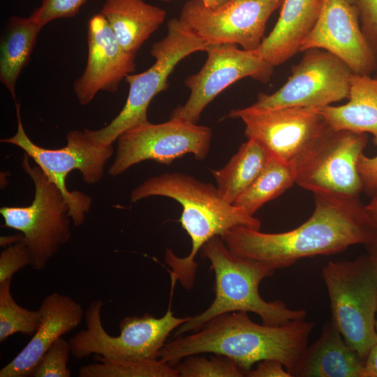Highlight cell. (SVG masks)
I'll return each instance as SVG.
<instances>
[{
	"mask_svg": "<svg viewBox=\"0 0 377 377\" xmlns=\"http://www.w3.org/2000/svg\"><path fill=\"white\" fill-rule=\"evenodd\" d=\"M313 214L299 227L266 233L237 226L221 239L236 254L260 261L274 269L286 268L302 258L335 254L374 237L373 224L359 197L314 194Z\"/></svg>",
	"mask_w": 377,
	"mask_h": 377,
	"instance_id": "1",
	"label": "cell"
},
{
	"mask_svg": "<svg viewBox=\"0 0 377 377\" xmlns=\"http://www.w3.org/2000/svg\"><path fill=\"white\" fill-rule=\"evenodd\" d=\"M313 327L304 318L269 325L254 323L246 311L226 313L195 333L165 343L159 359L175 367L188 356L211 353L231 359L244 376L255 363L275 360L294 376Z\"/></svg>",
	"mask_w": 377,
	"mask_h": 377,
	"instance_id": "2",
	"label": "cell"
},
{
	"mask_svg": "<svg viewBox=\"0 0 377 377\" xmlns=\"http://www.w3.org/2000/svg\"><path fill=\"white\" fill-rule=\"evenodd\" d=\"M150 196L172 198L182 207L179 221L191 238V249L183 258L167 249L165 262L172 269L170 276L188 290L194 284L195 256L207 241L237 226L261 227L258 219L226 202L217 187L186 174L166 172L149 177L132 191L130 200L135 202Z\"/></svg>",
	"mask_w": 377,
	"mask_h": 377,
	"instance_id": "3",
	"label": "cell"
},
{
	"mask_svg": "<svg viewBox=\"0 0 377 377\" xmlns=\"http://www.w3.org/2000/svg\"><path fill=\"white\" fill-rule=\"evenodd\" d=\"M200 256L211 263L214 272L215 298L202 313L190 317L177 330L175 336L200 330L212 318L234 311L258 315L263 323L277 325L289 320L303 319L306 311L291 309L284 302H267L260 296V283L272 276L275 269L265 264L240 256L232 251L220 236L207 241L200 249Z\"/></svg>",
	"mask_w": 377,
	"mask_h": 377,
	"instance_id": "4",
	"label": "cell"
},
{
	"mask_svg": "<svg viewBox=\"0 0 377 377\" xmlns=\"http://www.w3.org/2000/svg\"><path fill=\"white\" fill-rule=\"evenodd\" d=\"M322 275L332 322L365 361L377 341V269L366 253L353 260L329 261Z\"/></svg>",
	"mask_w": 377,
	"mask_h": 377,
	"instance_id": "5",
	"label": "cell"
},
{
	"mask_svg": "<svg viewBox=\"0 0 377 377\" xmlns=\"http://www.w3.org/2000/svg\"><path fill=\"white\" fill-rule=\"evenodd\" d=\"M171 297L166 313L161 318L149 313L128 316L119 323L120 334H109L103 326L101 300L91 302L84 313L85 328L68 341L71 355L82 360L94 354L114 360H156L170 332L189 318L175 317L172 298L176 280L171 279Z\"/></svg>",
	"mask_w": 377,
	"mask_h": 377,
	"instance_id": "6",
	"label": "cell"
},
{
	"mask_svg": "<svg viewBox=\"0 0 377 377\" xmlns=\"http://www.w3.org/2000/svg\"><path fill=\"white\" fill-rule=\"evenodd\" d=\"M15 110L17 119L16 133L12 137L1 139V142L21 148L34 161L61 191L68 203V215L74 226H81L86 213L91 208L92 200L90 196L83 193L69 191L66 179L68 173L78 170L86 183H98L103 176L106 163L114 152L112 145L97 142L84 129L83 131H69L66 135L67 144L62 148L41 147L33 142L26 133L21 119L20 104L16 101Z\"/></svg>",
	"mask_w": 377,
	"mask_h": 377,
	"instance_id": "7",
	"label": "cell"
},
{
	"mask_svg": "<svg viewBox=\"0 0 377 377\" xmlns=\"http://www.w3.org/2000/svg\"><path fill=\"white\" fill-rule=\"evenodd\" d=\"M207 44L188 30L179 18L168 22V33L153 44L151 54L155 62L146 71L129 74L125 80L129 85L126 103L105 126L88 134L103 145H112L126 131L149 121L147 110L152 99L168 87V79L178 63L198 51H205Z\"/></svg>",
	"mask_w": 377,
	"mask_h": 377,
	"instance_id": "8",
	"label": "cell"
},
{
	"mask_svg": "<svg viewBox=\"0 0 377 377\" xmlns=\"http://www.w3.org/2000/svg\"><path fill=\"white\" fill-rule=\"evenodd\" d=\"M367 140V133L327 125L292 163L295 184L313 194L359 197L363 185L357 161Z\"/></svg>",
	"mask_w": 377,
	"mask_h": 377,
	"instance_id": "9",
	"label": "cell"
},
{
	"mask_svg": "<svg viewBox=\"0 0 377 377\" xmlns=\"http://www.w3.org/2000/svg\"><path fill=\"white\" fill-rule=\"evenodd\" d=\"M24 154L22 167L32 179L34 198L27 207H2L3 226L20 231L30 253V265L42 270L71 238L68 205L61 191Z\"/></svg>",
	"mask_w": 377,
	"mask_h": 377,
	"instance_id": "10",
	"label": "cell"
},
{
	"mask_svg": "<svg viewBox=\"0 0 377 377\" xmlns=\"http://www.w3.org/2000/svg\"><path fill=\"white\" fill-rule=\"evenodd\" d=\"M212 137L208 126L179 118H170L161 124L147 121L119 136L109 174L117 176L133 165L148 160L170 165L188 154L202 161L209 151Z\"/></svg>",
	"mask_w": 377,
	"mask_h": 377,
	"instance_id": "11",
	"label": "cell"
},
{
	"mask_svg": "<svg viewBox=\"0 0 377 377\" xmlns=\"http://www.w3.org/2000/svg\"><path fill=\"white\" fill-rule=\"evenodd\" d=\"M304 52L284 84L271 94L260 93L253 107L320 109L348 98L354 74L350 68L326 50L312 48Z\"/></svg>",
	"mask_w": 377,
	"mask_h": 377,
	"instance_id": "12",
	"label": "cell"
},
{
	"mask_svg": "<svg viewBox=\"0 0 377 377\" xmlns=\"http://www.w3.org/2000/svg\"><path fill=\"white\" fill-rule=\"evenodd\" d=\"M283 0H230L210 8L198 0L187 1L179 20L207 44H235L246 50L258 48L266 24Z\"/></svg>",
	"mask_w": 377,
	"mask_h": 377,
	"instance_id": "13",
	"label": "cell"
},
{
	"mask_svg": "<svg viewBox=\"0 0 377 377\" xmlns=\"http://www.w3.org/2000/svg\"><path fill=\"white\" fill-rule=\"evenodd\" d=\"M207 58L201 69L184 81L190 96L183 105L175 109L170 118L197 124L201 113L213 99L235 82L251 77L267 82L274 66L265 61L256 50L239 49L235 44H207Z\"/></svg>",
	"mask_w": 377,
	"mask_h": 377,
	"instance_id": "14",
	"label": "cell"
},
{
	"mask_svg": "<svg viewBox=\"0 0 377 377\" xmlns=\"http://www.w3.org/2000/svg\"><path fill=\"white\" fill-rule=\"evenodd\" d=\"M228 117L240 119L244 134L263 145L272 156L288 163L327 127L318 108L286 107L232 109Z\"/></svg>",
	"mask_w": 377,
	"mask_h": 377,
	"instance_id": "15",
	"label": "cell"
},
{
	"mask_svg": "<svg viewBox=\"0 0 377 377\" xmlns=\"http://www.w3.org/2000/svg\"><path fill=\"white\" fill-rule=\"evenodd\" d=\"M312 48L332 53L354 74L371 75L376 70V52L362 29L357 7L347 0H323L318 19L300 52Z\"/></svg>",
	"mask_w": 377,
	"mask_h": 377,
	"instance_id": "16",
	"label": "cell"
},
{
	"mask_svg": "<svg viewBox=\"0 0 377 377\" xmlns=\"http://www.w3.org/2000/svg\"><path fill=\"white\" fill-rule=\"evenodd\" d=\"M87 43L86 67L73 84L75 94L82 105L89 104L100 91H117L121 82L135 69V54L120 45L101 13L88 22Z\"/></svg>",
	"mask_w": 377,
	"mask_h": 377,
	"instance_id": "17",
	"label": "cell"
},
{
	"mask_svg": "<svg viewBox=\"0 0 377 377\" xmlns=\"http://www.w3.org/2000/svg\"><path fill=\"white\" fill-rule=\"evenodd\" d=\"M41 320L24 348L0 370V377L31 376L50 347L61 336L75 329L84 318L82 306L68 295L53 293L42 301Z\"/></svg>",
	"mask_w": 377,
	"mask_h": 377,
	"instance_id": "18",
	"label": "cell"
},
{
	"mask_svg": "<svg viewBox=\"0 0 377 377\" xmlns=\"http://www.w3.org/2000/svg\"><path fill=\"white\" fill-rule=\"evenodd\" d=\"M323 0H283L278 20L256 50L272 66L281 65L298 52L313 29Z\"/></svg>",
	"mask_w": 377,
	"mask_h": 377,
	"instance_id": "19",
	"label": "cell"
},
{
	"mask_svg": "<svg viewBox=\"0 0 377 377\" xmlns=\"http://www.w3.org/2000/svg\"><path fill=\"white\" fill-rule=\"evenodd\" d=\"M364 360L345 341L332 320L308 346L294 374L298 377H361Z\"/></svg>",
	"mask_w": 377,
	"mask_h": 377,
	"instance_id": "20",
	"label": "cell"
},
{
	"mask_svg": "<svg viewBox=\"0 0 377 377\" xmlns=\"http://www.w3.org/2000/svg\"><path fill=\"white\" fill-rule=\"evenodd\" d=\"M101 13L120 45L133 54L166 17L165 10L145 0H105Z\"/></svg>",
	"mask_w": 377,
	"mask_h": 377,
	"instance_id": "21",
	"label": "cell"
},
{
	"mask_svg": "<svg viewBox=\"0 0 377 377\" xmlns=\"http://www.w3.org/2000/svg\"><path fill=\"white\" fill-rule=\"evenodd\" d=\"M348 101L320 108L325 122L336 130L371 133L377 147V78L353 74Z\"/></svg>",
	"mask_w": 377,
	"mask_h": 377,
	"instance_id": "22",
	"label": "cell"
},
{
	"mask_svg": "<svg viewBox=\"0 0 377 377\" xmlns=\"http://www.w3.org/2000/svg\"><path fill=\"white\" fill-rule=\"evenodd\" d=\"M42 27L30 17L8 20L0 45V81L15 101V86L28 63Z\"/></svg>",
	"mask_w": 377,
	"mask_h": 377,
	"instance_id": "23",
	"label": "cell"
},
{
	"mask_svg": "<svg viewBox=\"0 0 377 377\" xmlns=\"http://www.w3.org/2000/svg\"><path fill=\"white\" fill-rule=\"evenodd\" d=\"M269 156L265 147L253 139L242 143L226 165L212 170L220 195L233 204L260 174Z\"/></svg>",
	"mask_w": 377,
	"mask_h": 377,
	"instance_id": "24",
	"label": "cell"
},
{
	"mask_svg": "<svg viewBox=\"0 0 377 377\" xmlns=\"http://www.w3.org/2000/svg\"><path fill=\"white\" fill-rule=\"evenodd\" d=\"M294 184L295 173L293 164L270 154L263 171L233 205L253 216L265 203L282 194Z\"/></svg>",
	"mask_w": 377,
	"mask_h": 377,
	"instance_id": "25",
	"label": "cell"
},
{
	"mask_svg": "<svg viewBox=\"0 0 377 377\" xmlns=\"http://www.w3.org/2000/svg\"><path fill=\"white\" fill-rule=\"evenodd\" d=\"M96 363L80 367V377H179L175 368L161 359L114 360L95 355Z\"/></svg>",
	"mask_w": 377,
	"mask_h": 377,
	"instance_id": "26",
	"label": "cell"
},
{
	"mask_svg": "<svg viewBox=\"0 0 377 377\" xmlns=\"http://www.w3.org/2000/svg\"><path fill=\"white\" fill-rule=\"evenodd\" d=\"M12 279L0 283V342L16 333L32 337L41 320L39 310L27 309L13 299L10 293Z\"/></svg>",
	"mask_w": 377,
	"mask_h": 377,
	"instance_id": "27",
	"label": "cell"
},
{
	"mask_svg": "<svg viewBox=\"0 0 377 377\" xmlns=\"http://www.w3.org/2000/svg\"><path fill=\"white\" fill-rule=\"evenodd\" d=\"M181 377H242L243 371L230 358L215 354L209 359L192 355L175 367Z\"/></svg>",
	"mask_w": 377,
	"mask_h": 377,
	"instance_id": "28",
	"label": "cell"
},
{
	"mask_svg": "<svg viewBox=\"0 0 377 377\" xmlns=\"http://www.w3.org/2000/svg\"><path fill=\"white\" fill-rule=\"evenodd\" d=\"M71 348L69 341L58 339L40 359L31 376L70 377L71 372L67 367Z\"/></svg>",
	"mask_w": 377,
	"mask_h": 377,
	"instance_id": "29",
	"label": "cell"
},
{
	"mask_svg": "<svg viewBox=\"0 0 377 377\" xmlns=\"http://www.w3.org/2000/svg\"><path fill=\"white\" fill-rule=\"evenodd\" d=\"M88 1L42 0L41 5L29 17L43 27L52 20L75 16Z\"/></svg>",
	"mask_w": 377,
	"mask_h": 377,
	"instance_id": "30",
	"label": "cell"
},
{
	"mask_svg": "<svg viewBox=\"0 0 377 377\" xmlns=\"http://www.w3.org/2000/svg\"><path fill=\"white\" fill-rule=\"evenodd\" d=\"M30 263L29 251L24 239L8 246L0 255V283L12 279L16 272Z\"/></svg>",
	"mask_w": 377,
	"mask_h": 377,
	"instance_id": "31",
	"label": "cell"
},
{
	"mask_svg": "<svg viewBox=\"0 0 377 377\" xmlns=\"http://www.w3.org/2000/svg\"><path fill=\"white\" fill-rule=\"evenodd\" d=\"M362 29L374 50H377V0H357Z\"/></svg>",
	"mask_w": 377,
	"mask_h": 377,
	"instance_id": "32",
	"label": "cell"
},
{
	"mask_svg": "<svg viewBox=\"0 0 377 377\" xmlns=\"http://www.w3.org/2000/svg\"><path fill=\"white\" fill-rule=\"evenodd\" d=\"M357 170L362 182L363 191L372 196L377 192V155L369 157L362 154L357 161Z\"/></svg>",
	"mask_w": 377,
	"mask_h": 377,
	"instance_id": "33",
	"label": "cell"
},
{
	"mask_svg": "<svg viewBox=\"0 0 377 377\" xmlns=\"http://www.w3.org/2000/svg\"><path fill=\"white\" fill-rule=\"evenodd\" d=\"M254 369L246 373L249 377H292L293 375L279 362L275 360H264L258 362Z\"/></svg>",
	"mask_w": 377,
	"mask_h": 377,
	"instance_id": "34",
	"label": "cell"
},
{
	"mask_svg": "<svg viewBox=\"0 0 377 377\" xmlns=\"http://www.w3.org/2000/svg\"><path fill=\"white\" fill-rule=\"evenodd\" d=\"M361 377H377V341L367 355Z\"/></svg>",
	"mask_w": 377,
	"mask_h": 377,
	"instance_id": "35",
	"label": "cell"
},
{
	"mask_svg": "<svg viewBox=\"0 0 377 377\" xmlns=\"http://www.w3.org/2000/svg\"><path fill=\"white\" fill-rule=\"evenodd\" d=\"M367 254L377 269V231L372 239L364 245Z\"/></svg>",
	"mask_w": 377,
	"mask_h": 377,
	"instance_id": "36",
	"label": "cell"
},
{
	"mask_svg": "<svg viewBox=\"0 0 377 377\" xmlns=\"http://www.w3.org/2000/svg\"><path fill=\"white\" fill-rule=\"evenodd\" d=\"M371 197V201L368 205H365V208L373 224L377 229V192Z\"/></svg>",
	"mask_w": 377,
	"mask_h": 377,
	"instance_id": "37",
	"label": "cell"
},
{
	"mask_svg": "<svg viewBox=\"0 0 377 377\" xmlns=\"http://www.w3.org/2000/svg\"><path fill=\"white\" fill-rule=\"evenodd\" d=\"M23 239L24 236L22 233L10 236L1 237L0 245L1 246H10L23 240Z\"/></svg>",
	"mask_w": 377,
	"mask_h": 377,
	"instance_id": "38",
	"label": "cell"
},
{
	"mask_svg": "<svg viewBox=\"0 0 377 377\" xmlns=\"http://www.w3.org/2000/svg\"><path fill=\"white\" fill-rule=\"evenodd\" d=\"M161 1H170L171 0H159ZM201 1L205 6L210 8H215L217 7H219L230 0H198Z\"/></svg>",
	"mask_w": 377,
	"mask_h": 377,
	"instance_id": "39",
	"label": "cell"
},
{
	"mask_svg": "<svg viewBox=\"0 0 377 377\" xmlns=\"http://www.w3.org/2000/svg\"><path fill=\"white\" fill-rule=\"evenodd\" d=\"M376 70H375L376 74L374 77L377 78V50H376Z\"/></svg>",
	"mask_w": 377,
	"mask_h": 377,
	"instance_id": "40",
	"label": "cell"
},
{
	"mask_svg": "<svg viewBox=\"0 0 377 377\" xmlns=\"http://www.w3.org/2000/svg\"><path fill=\"white\" fill-rule=\"evenodd\" d=\"M347 1L352 4H356L357 0H347Z\"/></svg>",
	"mask_w": 377,
	"mask_h": 377,
	"instance_id": "41",
	"label": "cell"
},
{
	"mask_svg": "<svg viewBox=\"0 0 377 377\" xmlns=\"http://www.w3.org/2000/svg\"><path fill=\"white\" fill-rule=\"evenodd\" d=\"M375 327H376V334H377V311H376V325H375Z\"/></svg>",
	"mask_w": 377,
	"mask_h": 377,
	"instance_id": "42",
	"label": "cell"
}]
</instances>
